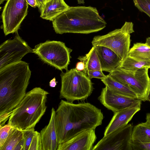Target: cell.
<instances>
[{"instance_id": "6da1fadb", "label": "cell", "mask_w": 150, "mask_h": 150, "mask_svg": "<svg viewBox=\"0 0 150 150\" xmlns=\"http://www.w3.org/2000/svg\"><path fill=\"white\" fill-rule=\"evenodd\" d=\"M103 119L101 110L89 103L74 104L62 100L55 111L58 144L85 130L96 129L102 125Z\"/></svg>"}, {"instance_id": "7a4b0ae2", "label": "cell", "mask_w": 150, "mask_h": 150, "mask_svg": "<svg viewBox=\"0 0 150 150\" xmlns=\"http://www.w3.org/2000/svg\"><path fill=\"white\" fill-rule=\"evenodd\" d=\"M31 71L21 61L0 69V123L4 124L24 97Z\"/></svg>"}, {"instance_id": "3957f363", "label": "cell", "mask_w": 150, "mask_h": 150, "mask_svg": "<svg viewBox=\"0 0 150 150\" xmlns=\"http://www.w3.org/2000/svg\"><path fill=\"white\" fill-rule=\"evenodd\" d=\"M55 33L88 34L101 30L107 23L96 8L91 6L70 7L52 21Z\"/></svg>"}, {"instance_id": "277c9868", "label": "cell", "mask_w": 150, "mask_h": 150, "mask_svg": "<svg viewBox=\"0 0 150 150\" xmlns=\"http://www.w3.org/2000/svg\"><path fill=\"white\" fill-rule=\"evenodd\" d=\"M49 94L40 87L27 92L13 109L8 123L20 130L34 129L46 112Z\"/></svg>"}, {"instance_id": "5b68a950", "label": "cell", "mask_w": 150, "mask_h": 150, "mask_svg": "<svg viewBox=\"0 0 150 150\" xmlns=\"http://www.w3.org/2000/svg\"><path fill=\"white\" fill-rule=\"evenodd\" d=\"M60 76V98L73 103L75 100L84 101L92 94L93 83L83 71L73 68L66 70L65 72H62Z\"/></svg>"}, {"instance_id": "8992f818", "label": "cell", "mask_w": 150, "mask_h": 150, "mask_svg": "<svg viewBox=\"0 0 150 150\" xmlns=\"http://www.w3.org/2000/svg\"><path fill=\"white\" fill-rule=\"evenodd\" d=\"M132 22H125L121 28L115 29L108 34L94 37L93 46H102L115 52L122 61L128 55L130 44V34L134 33Z\"/></svg>"}, {"instance_id": "52a82bcc", "label": "cell", "mask_w": 150, "mask_h": 150, "mask_svg": "<svg viewBox=\"0 0 150 150\" xmlns=\"http://www.w3.org/2000/svg\"><path fill=\"white\" fill-rule=\"evenodd\" d=\"M33 53L44 62L62 71L68 69L72 50L60 41L47 40L35 45Z\"/></svg>"}, {"instance_id": "ba28073f", "label": "cell", "mask_w": 150, "mask_h": 150, "mask_svg": "<svg viewBox=\"0 0 150 150\" xmlns=\"http://www.w3.org/2000/svg\"><path fill=\"white\" fill-rule=\"evenodd\" d=\"M148 69L145 68L131 71L118 67L112 70L109 74L133 91L140 100L145 101L150 88Z\"/></svg>"}, {"instance_id": "9c48e42d", "label": "cell", "mask_w": 150, "mask_h": 150, "mask_svg": "<svg viewBox=\"0 0 150 150\" xmlns=\"http://www.w3.org/2000/svg\"><path fill=\"white\" fill-rule=\"evenodd\" d=\"M27 0H7L1 15L5 35L18 31L28 14Z\"/></svg>"}, {"instance_id": "30bf717a", "label": "cell", "mask_w": 150, "mask_h": 150, "mask_svg": "<svg viewBox=\"0 0 150 150\" xmlns=\"http://www.w3.org/2000/svg\"><path fill=\"white\" fill-rule=\"evenodd\" d=\"M12 40H8L0 46V69L21 61L27 54L33 53V49L18 34L15 33Z\"/></svg>"}, {"instance_id": "8fae6325", "label": "cell", "mask_w": 150, "mask_h": 150, "mask_svg": "<svg viewBox=\"0 0 150 150\" xmlns=\"http://www.w3.org/2000/svg\"><path fill=\"white\" fill-rule=\"evenodd\" d=\"M133 129L132 125L129 124L104 136L92 150H132Z\"/></svg>"}, {"instance_id": "7c38bea8", "label": "cell", "mask_w": 150, "mask_h": 150, "mask_svg": "<svg viewBox=\"0 0 150 150\" xmlns=\"http://www.w3.org/2000/svg\"><path fill=\"white\" fill-rule=\"evenodd\" d=\"M98 99L107 109L114 113L130 107L142 101L114 93L106 86L102 89Z\"/></svg>"}, {"instance_id": "4fadbf2b", "label": "cell", "mask_w": 150, "mask_h": 150, "mask_svg": "<svg viewBox=\"0 0 150 150\" xmlns=\"http://www.w3.org/2000/svg\"><path fill=\"white\" fill-rule=\"evenodd\" d=\"M96 139L95 129H88L59 144L57 150H92Z\"/></svg>"}, {"instance_id": "5bb4252c", "label": "cell", "mask_w": 150, "mask_h": 150, "mask_svg": "<svg viewBox=\"0 0 150 150\" xmlns=\"http://www.w3.org/2000/svg\"><path fill=\"white\" fill-rule=\"evenodd\" d=\"M142 101L114 113L112 118L105 128L104 136L127 125L134 115L140 110Z\"/></svg>"}, {"instance_id": "9a60e30c", "label": "cell", "mask_w": 150, "mask_h": 150, "mask_svg": "<svg viewBox=\"0 0 150 150\" xmlns=\"http://www.w3.org/2000/svg\"><path fill=\"white\" fill-rule=\"evenodd\" d=\"M55 110L52 108L48 125L40 131L42 150H56L58 143L55 123Z\"/></svg>"}, {"instance_id": "2e32d148", "label": "cell", "mask_w": 150, "mask_h": 150, "mask_svg": "<svg viewBox=\"0 0 150 150\" xmlns=\"http://www.w3.org/2000/svg\"><path fill=\"white\" fill-rule=\"evenodd\" d=\"M94 46L103 71L110 73L113 69L121 65L122 60L112 50L102 46L96 45Z\"/></svg>"}, {"instance_id": "e0dca14e", "label": "cell", "mask_w": 150, "mask_h": 150, "mask_svg": "<svg viewBox=\"0 0 150 150\" xmlns=\"http://www.w3.org/2000/svg\"><path fill=\"white\" fill-rule=\"evenodd\" d=\"M70 7L64 0H50L46 2L40 12V17L43 19L52 21Z\"/></svg>"}, {"instance_id": "ac0fdd59", "label": "cell", "mask_w": 150, "mask_h": 150, "mask_svg": "<svg viewBox=\"0 0 150 150\" xmlns=\"http://www.w3.org/2000/svg\"><path fill=\"white\" fill-rule=\"evenodd\" d=\"M101 80L106 87L114 93L140 100L138 95L133 91L109 74Z\"/></svg>"}, {"instance_id": "d6986e66", "label": "cell", "mask_w": 150, "mask_h": 150, "mask_svg": "<svg viewBox=\"0 0 150 150\" xmlns=\"http://www.w3.org/2000/svg\"><path fill=\"white\" fill-rule=\"evenodd\" d=\"M131 141L142 143L150 142V122L146 121L139 123L133 128Z\"/></svg>"}, {"instance_id": "ffe728a7", "label": "cell", "mask_w": 150, "mask_h": 150, "mask_svg": "<svg viewBox=\"0 0 150 150\" xmlns=\"http://www.w3.org/2000/svg\"><path fill=\"white\" fill-rule=\"evenodd\" d=\"M77 59L84 63L85 68L83 71L86 74L89 70H102L97 54L94 46H93L89 52L85 55L79 56Z\"/></svg>"}, {"instance_id": "44dd1931", "label": "cell", "mask_w": 150, "mask_h": 150, "mask_svg": "<svg viewBox=\"0 0 150 150\" xmlns=\"http://www.w3.org/2000/svg\"><path fill=\"white\" fill-rule=\"evenodd\" d=\"M128 56L138 60L150 61V47L145 43H135L130 49Z\"/></svg>"}, {"instance_id": "7402d4cb", "label": "cell", "mask_w": 150, "mask_h": 150, "mask_svg": "<svg viewBox=\"0 0 150 150\" xmlns=\"http://www.w3.org/2000/svg\"><path fill=\"white\" fill-rule=\"evenodd\" d=\"M120 67L125 70L134 71L145 68H150V61L140 60L128 56L123 60Z\"/></svg>"}, {"instance_id": "603a6c76", "label": "cell", "mask_w": 150, "mask_h": 150, "mask_svg": "<svg viewBox=\"0 0 150 150\" xmlns=\"http://www.w3.org/2000/svg\"><path fill=\"white\" fill-rule=\"evenodd\" d=\"M23 138L22 130L15 128L0 150H14Z\"/></svg>"}, {"instance_id": "cb8c5ba5", "label": "cell", "mask_w": 150, "mask_h": 150, "mask_svg": "<svg viewBox=\"0 0 150 150\" xmlns=\"http://www.w3.org/2000/svg\"><path fill=\"white\" fill-rule=\"evenodd\" d=\"M14 128L8 123L0 126V148L4 145Z\"/></svg>"}, {"instance_id": "d4e9b609", "label": "cell", "mask_w": 150, "mask_h": 150, "mask_svg": "<svg viewBox=\"0 0 150 150\" xmlns=\"http://www.w3.org/2000/svg\"><path fill=\"white\" fill-rule=\"evenodd\" d=\"M24 142V150H29L32 139L34 136L35 129L21 130Z\"/></svg>"}, {"instance_id": "484cf974", "label": "cell", "mask_w": 150, "mask_h": 150, "mask_svg": "<svg viewBox=\"0 0 150 150\" xmlns=\"http://www.w3.org/2000/svg\"><path fill=\"white\" fill-rule=\"evenodd\" d=\"M135 6L150 18V0H133Z\"/></svg>"}, {"instance_id": "4316f807", "label": "cell", "mask_w": 150, "mask_h": 150, "mask_svg": "<svg viewBox=\"0 0 150 150\" xmlns=\"http://www.w3.org/2000/svg\"><path fill=\"white\" fill-rule=\"evenodd\" d=\"M29 150H42V142L40 133L35 131Z\"/></svg>"}, {"instance_id": "83f0119b", "label": "cell", "mask_w": 150, "mask_h": 150, "mask_svg": "<svg viewBox=\"0 0 150 150\" xmlns=\"http://www.w3.org/2000/svg\"><path fill=\"white\" fill-rule=\"evenodd\" d=\"M132 150H150V142L142 143L131 141Z\"/></svg>"}, {"instance_id": "f1b7e54d", "label": "cell", "mask_w": 150, "mask_h": 150, "mask_svg": "<svg viewBox=\"0 0 150 150\" xmlns=\"http://www.w3.org/2000/svg\"><path fill=\"white\" fill-rule=\"evenodd\" d=\"M86 74L91 79L96 78L101 80L104 78L106 76L103 73L102 70H89L87 71Z\"/></svg>"}, {"instance_id": "f546056e", "label": "cell", "mask_w": 150, "mask_h": 150, "mask_svg": "<svg viewBox=\"0 0 150 150\" xmlns=\"http://www.w3.org/2000/svg\"><path fill=\"white\" fill-rule=\"evenodd\" d=\"M37 6L38 7L39 11L40 12L42 9L46 2V0H36Z\"/></svg>"}, {"instance_id": "4dcf8cb0", "label": "cell", "mask_w": 150, "mask_h": 150, "mask_svg": "<svg viewBox=\"0 0 150 150\" xmlns=\"http://www.w3.org/2000/svg\"><path fill=\"white\" fill-rule=\"evenodd\" d=\"M85 68L84 63L82 61L78 62L76 64L75 68L79 71H83Z\"/></svg>"}, {"instance_id": "1f68e13d", "label": "cell", "mask_w": 150, "mask_h": 150, "mask_svg": "<svg viewBox=\"0 0 150 150\" xmlns=\"http://www.w3.org/2000/svg\"><path fill=\"white\" fill-rule=\"evenodd\" d=\"M57 81H56L55 78H54L49 82V86L51 87H55L57 85Z\"/></svg>"}, {"instance_id": "d6a6232c", "label": "cell", "mask_w": 150, "mask_h": 150, "mask_svg": "<svg viewBox=\"0 0 150 150\" xmlns=\"http://www.w3.org/2000/svg\"><path fill=\"white\" fill-rule=\"evenodd\" d=\"M29 5L33 8L37 7V3L36 0H27Z\"/></svg>"}, {"instance_id": "836d02e7", "label": "cell", "mask_w": 150, "mask_h": 150, "mask_svg": "<svg viewBox=\"0 0 150 150\" xmlns=\"http://www.w3.org/2000/svg\"><path fill=\"white\" fill-rule=\"evenodd\" d=\"M145 43L150 47V37H148L146 39Z\"/></svg>"}, {"instance_id": "e575fe53", "label": "cell", "mask_w": 150, "mask_h": 150, "mask_svg": "<svg viewBox=\"0 0 150 150\" xmlns=\"http://www.w3.org/2000/svg\"><path fill=\"white\" fill-rule=\"evenodd\" d=\"M146 121L150 122V113H147L146 114Z\"/></svg>"}, {"instance_id": "d590c367", "label": "cell", "mask_w": 150, "mask_h": 150, "mask_svg": "<svg viewBox=\"0 0 150 150\" xmlns=\"http://www.w3.org/2000/svg\"><path fill=\"white\" fill-rule=\"evenodd\" d=\"M146 101H148L150 102V88L147 95Z\"/></svg>"}, {"instance_id": "8d00e7d4", "label": "cell", "mask_w": 150, "mask_h": 150, "mask_svg": "<svg viewBox=\"0 0 150 150\" xmlns=\"http://www.w3.org/2000/svg\"><path fill=\"white\" fill-rule=\"evenodd\" d=\"M78 4H84V0H77Z\"/></svg>"}, {"instance_id": "74e56055", "label": "cell", "mask_w": 150, "mask_h": 150, "mask_svg": "<svg viewBox=\"0 0 150 150\" xmlns=\"http://www.w3.org/2000/svg\"><path fill=\"white\" fill-rule=\"evenodd\" d=\"M5 0H0V4H2Z\"/></svg>"}, {"instance_id": "f35d334b", "label": "cell", "mask_w": 150, "mask_h": 150, "mask_svg": "<svg viewBox=\"0 0 150 150\" xmlns=\"http://www.w3.org/2000/svg\"><path fill=\"white\" fill-rule=\"evenodd\" d=\"M46 0V2H47V1H49L50 0Z\"/></svg>"}]
</instances>
